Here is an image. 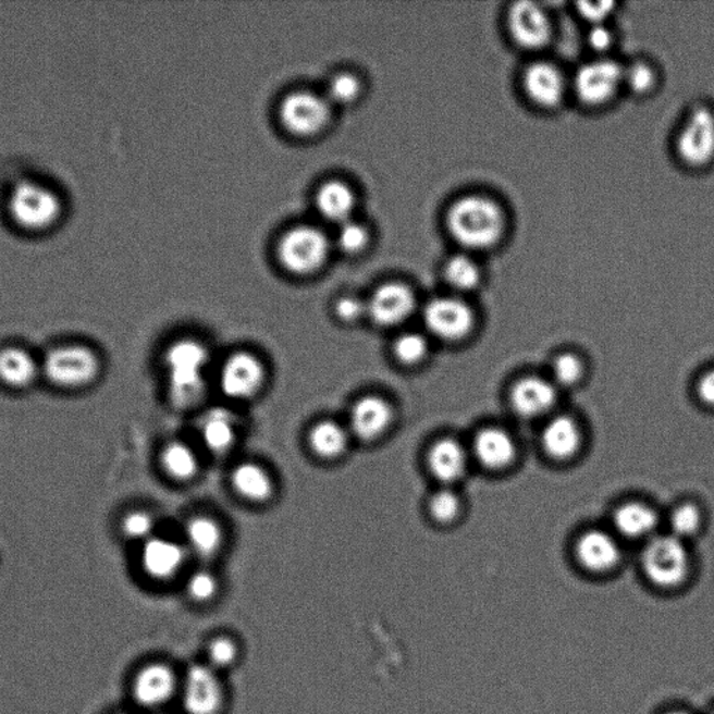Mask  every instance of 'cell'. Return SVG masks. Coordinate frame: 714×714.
<instances>
[{
    "label": "cell",
    "mask_w": 714,
    "mask_h": 714,
    "mask_svg": "<svg viewBox=\"0 0 714 714\" xmlns=\"http://www.w3.org/2000/svg\"><path fill=\"white\" fill-rule=\"evenodd\" d=\"M656 83L653 69L647 63L638 62L624 69V84L635 94L651 91Z\"/></svg>",
    "instance_id": "60d3db41"
},
{
    "label": "cell",
    "mask_w": 714,
    "mask_h": 714,
    "mask_svg": "<svg viewBox=\"0 0 714 714\" xmlns=\"http://www.w3.org/2000/svg\"><path fill=\"white\" fill-rule=\"evenodd\" d=\"M472 455L485 469L504 470L517 460L518 444L508 430L489 426L476 433Z\"/></svg>",
    "instance_id": "ffe728a7"
},
{
    "label": "cell",
    "mask_w": 714,
    "mask_h": 714,
    "mask_svg": "<svg viewBox=\"0 0 714 714\" xmlns=\"http://www.w3.org/2000/svg\"><path fill=\"white\" fill-rule=\"evenodd\" d=\"M712 714H714V711H713V713H712Z\"/></svg>",
    "instance_id": "c3c4849f"
},
{
    "label": "cell",
    "mask_w": 714,
    "mask_h": 714,
    "mask_svg": "<svg viewBox=\"0 0 714 714\" xmlns=\"http://www.w3.org/2000/svg\"><path fill=\"white\" fill-rule=\"evenodd\" d=\"M695 391L699 402L714 409V366L699 377Z\"/></svg>",
    "instance_id": "f6af8a7d"
},
{
    "label": "cell",
    "mask_w": 714,
    "mask_h": 714,
    "mask_svg": "<svg viewBox=\"0 0 714 714\" xmlns=\"http://www.w3.org/2000/svg\"><path fill=\"white\" fill-rule=\"evenodd\" d=\"M267 383V367L249 350H237L223 360L218 386L225 398L236 402L255 399Z\"/></svg>",
    "instance_id": "52a82bcc"
},
{
    "label": "cell",
    "mask_w": 714,
    "mask_h": 714,
    "mask_svg": "<svg viewBox=\"0 0 714 714\" xmlns=\"http://www.w3.org/2000/svg\"><path fill=\"white\" fill-rule=\"evenodd\" d=\"M37 365L28 352L20 348L0 350V381L12 389H26L37 377Z\"/></svg>",
    "instance_id": "4dcf8cb0"
},
{
    "label": "cell",
    "mask_w": 714,
    "mask_h": 714,
    "mask_svg": "<svg viewBox=\"0 0 714 714\" xmlns=\"http://www.w3.org/2000/svg\"><path fill=\"white\" fill-rule=\"evenodd\" d=\"M393 354L402 366H419L430 354L429 338L420 332H404L394 341Z\"/></svg>",
    "instance_id": "d6a6232c"
},
{
    "label": "cell",
    "mask_w": 714,
    "mask_h": 714,
    "mask_svg": "<svg viewBox=\"0 0 714 714\" xmlns=\"http://www.w3.org/2000/svg\"><path fill=\"white\" fill-rule=\"evenodd\" d=\"M186 589L193 602L208 603L220 592V580L208 569H198L188 577Z\"/></svg>",
    "instance_id": "8d00e7d4"
},
{
    "label": "cell",
    "mask_w": 714,
    "mask_h": 714,
    "mask_svg": "<svg viewBox=\"0 0 714 714\" xmlns=\"http://www.w3.org/2000/svg\"><path fill=\"white\" fill-rule=\"evenodd\" d=\"M185 544L165 536H152L141 549V567L147 577L165 582L176 577L187 562Z\"/></svg>",
    "instance_id": "e0dca14e"
},
{
    "label": "cell",
    "mask_w": 714,
    "mask_h": 714,
    "mask_svg": "<svg viewBox=\"0 0 714 714\" xmlns=\"http://www.w3.org/2000/svg\"><path fill=\"white\" fill-rule=\"evenodd\" d=\"M616 4L612 2H582L578 3V13L593 26H602L613 13Z\"/></svg>",
    "instance_id": "ee69618b"
},
{
    "label": "cell",
    "mask_w": 714,
    "mask_h": 714,
    "mask_svg": "<svg viewBox=\"0 0 714 714\" xmlns=\"http://www.w3.org/2000/svg\"><path fill=\"white\" fill-rule=\"evenodd\" d=\"M666 714H689V713H687V712H679V711H678V712H669V713H666Z\"/></svg>",
    "instance_id": "7dc6e473"
},
{
    "label": "cell",
    "mask_w": 714,
    "mask_h": 714,
    "mask_svg": "<svg viewBox=\"0 0 714 714\" xmlns=\"http://www.w3.org/2000/svg\"><path fill=\"white\" fill-rule=\"evenodd\" d=\"M156 518L147 510H134L123 519L122 530L126 538L146 543L156 536Z\"/></svg>",
    "instance_id": "ab89813d"
},
{
    "label": "cell",
    "mask_w": 714,
    "mask_h": 714,
    "mask_svg": "<svg viewBox=\"0 0 714 714\" xmlns=\"http://www.w3.org/2000/svg\"><path fill=\"white\" fill-rule=\"evenodd\" d=\"M211 352L205 342L196 338L173 341L163 355L168 393L178 409L192 408L202 399L207 390V373Z\"/></svg>",
    "instance_id": "3957f363"
},
{
    "label": "cell",
    "mask_w": 714,
    "mask_h": 714,
    "mask_svg": "<svg viewBox=\"0 0 714 714\" xmlns=\"http://www.w3.org/2000/svg\"><path fill=\"white\" fill-rule=\"evenodd\" d=\"M426 463L440 483L451 485L465 478L469 468V451L453 438H443L430 445Z\"/></svg>",
    "instance_id": "44dd1931"
},
{
    "label": "cell",
    "mask_w": 714,
    "mask_h": 714,
    "mask_svg": "<svg viewBox=\"0 0 714 714\" xmlns=\"http://www.w3.org/2000/svg\"><path fill=\"white\" fill-rule=\"evenodd\" d=\"M360 93L361 84L355 74L340 73L331 78L329 88H327V99L331 103L346 106V103L354 102Z\"/></svg>",
    "instance_id": "74e56055"
},
{
    "label": "cell",
    "mask_w": 714,
    "mask_h": 714,
    "mask_svg": "<svg viewBox=\"0 0 714 714\" xmlns=\"http://www.w3.org/2000/svg\"><path fill=\"white\" fill-rule=\"evenodd\" d=\"M522 84L530 101L543 109L557 108L567 93L564 74L549 62L530 64L524 73Z\"/></svg>",
    "instance_id": "d6986e66"
},
{
    "label": "cell",
    "mask_w": 714,
    "mask_h": 714,
    "mask_svg": "<svg viewBox=\"0 0 714 714\" xmlns=\"http://www.w3.org/2000/svg\"><path fill=\"white\" fill-rule=\"evenodd\" d=\"M393 404L384 396L370 394L360 396L352 405L348 416V429L352 438L364 443L384 438L395 421Z\"/></svg>",
    "instance_id": "7c38bea8"
},
{
    "label": "cell",
    "mask_w": 714,
    "mask_h": 714,
    "mask_svg": "<svg viewBox=\"0 0 714 714\" xmlns=\"http://www.w3.org/2000/svg\"><path fill=\"white\" fill-rule=\"evenodd\" d=\"M186 547L200 558H211L221 552L225 543V530L210 515H195L187 520L185 527Z\"/></svg>",
    "instance_id": "83f0119b"
},
{
    "label": "cell",
    "mask_w": 714,
    "mask_h": 714,
    "mask_svg": "<svg viewBox=\"0 0 714 714\" xmlns=\"http://www.w3.org/2000/svg\"><path fill=\"white\" fill-rule=\"evenodd\" d=\"M703 527V513L699 505L693 503L679 504L669 515L672 534L681 540L692 538L701 532Z\"/></svg>",
    "instance_id": "836d02e7"
},
{
    "label": "cell",
    "mask_w": 714,
    "mask_h": 714,
    "mask_svg": "<svg viewBox=\"0 0 714 714\" xmlns=\"http://www.w3.org/2000/svg\"><path fill=\"white\" fill-rule=\"evenodd\" d=\"M163 472L175 482H192L200 472V459L196 450L185 441H171L163 446L160 456Z\"/></svg>",
    "instance_id": "f546056e"
},
{
    "label": "cell",
    "mask_w": 714,
    "mask_h": 714,
    "mask_svg": "<svg viewBox=\"0 0 714 714\" xmlns=\"http://www.w3.org/2000/svg\"><path fill=\"white\" fill-rule=\"evenodd\" d=\"M331 102L310 91L287 94L280 107L282 126L297 137L317 136L331 121Z\"/></svg>",
    "instance_id": "ba28073f"
},
{
    "label": "cell",
    "mask_w": 714,
    "mask_h": 714,
    "mask_svg": "<svg viewBox=\"0 0 714 714\" xmlns=\"http://www.w3.org/2000/svg\"><path fill=\"white\" fill-rule=\"evenodd\" d=\"M350 439L348 426L332 419L317 421L307 433L311 453L324 460L342 458L349 448Z\"/></svg>",
    "instance_id": "484cf974"
},
{
    "label": "cell",
    "mask_w": 714,
    "mask_h": 714,
    "mask_svg": "<svg viewBox=\"0 0 714 714\" xmlns=\"http://www.w3.org/2000/svg\"><path fill=\"white\" fill-rule=\"evenodd\" d=\"M426 330L443 342L468 338L475 330L476 316L472 307L454 296L435 297L423 310Z\"/></svg>",
    "instance_id": "9c48e42d"
},
{
    "label": "cell",
    "mask_w": 714,
    "mask_h": 714,
    "mask_svg": "<svg viewBox=\"0 0 714 714\" xmlns=\"http://www.w3.org/2000/svg\"><path fill=\"white\" fill-rule=\"evenodd\" d=\"M624 84V67L610 59L584 63L574 78V88L584 106H603Z\"/></svg>",
    "instance_id": "8fae6325"
},
{
    "label": "cell",
    "mask_w": 714,
    "mask_h": 714,
    "mask_svg": "<svg viewBox=\"0 0 714 714\" xmlns=\"http://www.w3.org/2000/svg\"><path fill=\"white\" fill-rule=\"evenodd\" d=\"M330 249V241L324 232L319 227L301 225L285 233L278 245V257L292 274L309 275L324 266Z\"/></svg>",
    "instance_id": "5b68a950"
},
{
    "label": "cell",
    "mask_w": 714,
    "mask_h": 714,
    "mask_svg": "<svg viewBox=\"0 0 714 714\" xmlns=\"http://www.w3.org/2000/svg\"><path fill=\"white\" fill-rule=\"evenodd\" d=\"M542 448L550 458L568 460L577 456L583 444V431L569 415L553 416L540 434Z\"/></svg>",
    "instance_id": "7402d4cb"
},
{
    "label": "cell",
    "mask_w": 714,
    "mask_h": 714,
    "mask_svg": "<svg viewBox=\"0 0 714 714\" xmlns=\"http://www.w3.org/2000/svg\"><path fill=\"white\" fill-rule=\"evenodd\" d=\"M101 361L84 345H63L45 357L44 373L53 385L77 390L96 381Z\"/></svg>",
    "instance_id": "8992f818"
},
{
    "label": "cell",
    "mask_w": 714,
    "mask_h": 714,
    "mask_svg": "<svg viewBox=\"0 0 714 714\" xmlns=\"http://www.w3.org/2000/svg\"><path fill=\"white\" fill-rule=\"evenodd\" d=\"M237 656H239V649L231 638H216L208 647V658H210L211 667L214 669L231 667L236 662Z\"/></svg>",
    "instance_id": "b9f144b4"
},
{
    "label": "cell",
    "mask_w": 714,
    "mask_h": 714,
    "mask_svg": "<svg viewBox=\"0 0 714 714\" xmlns=\"http://www.w3.org/2000/svg\"><path fill=\"white\" fill-rule=\"evenodd\" d=\"M641 564L644 577L654 587L676 589L687 582L692 559L686 540L669 533L649 539L642 552Z\"/></svg>",
    "instance_id": "277c9868"
},
{
    "label": "cell",
    "mask_w": 714,
    "mask_h": 714,
    "mask_svg": "<svg viewBox=\"0 0 714 714\" xmlns=\"http://www.w3.org/2000/svg\"><path fill=\"white\" fill-rule=\"evenodd\" d=\"M575 555L587 571L606 574L621 563L623 550L616 536L602 529H589L575 542Z\"/></svg>",
    "instance_id": "ac0fdd59"
},
{
    "label": "cell",
    "mask_w": 714,
    "mask_h": 714,
    "mask_svg": "<svg viewBox=\"0 0 714 714\" xmlns=\"http://www.w3.org/2000/svg\"><path fill=\"white\" fill-rule=\"evenodd\" d=\"M584 365L578 355L571 352L555 356L552 364V381L557 386H574L583 379Z\"/></svg>",
    "instance_id": "d590c367"
},
{
    "label": "cell",
    "mask_w": 714,
    "mask_h": 714,
    "mask_svg": "<svg viewBox=\"0 0 714 714\" xmlns=\"http://www.w3.org/2000/svg\"><path fill=\"white\" fill-rule=\"evenodd\" d=\"M231 485L235 493L251 504H266L275 494V480L270 470L255 460H246L232 469Z\"/></svg>",
    "instance_id": "d4e9b609"
},
{
    "label": "cell",
    "mask_w": 714,
    "mask_h": 714,
    "mask_svg": "<svg viewBox=\"0 0 714 714\" xmlns=\"http://www.w3.org/2000/svg\"><path fill=\"white\" fill-rule=\"evenodd\" d=\"M557 385L538 376L524 377L509 390L510 408L524 419H538L547 415L557 404Z\"/></svg>",
    "instance_id": "2e32d148"
},
{
    "label": "cell",
    "mask_w": 714,
    "mask_h": 714,
    "mask_svg": "<svg viewBox=\"0 0 714 714\" xmlns=\"http://www.w3.org/2000/svg\"><path fill=\"white\" fill-rule=\"evenodd\" d=\"M370 241L369 231L364 223L354 220L341 223L338 233H336V243L340 249L346 255H356L366 249Z\"/></svg>",
    "instance_id": "f35d334b"
},
{
    "label": "cell",
    "mask_w": 714,
    "mask_h": 714,
    "mask_svg": "<svg viewBox=\"0 0 714 714\" xmlns=\"http://www.w3.org/2000/svg\"><path fill=\"white\" fill-rule=\"evenodd\" d=\"M590 48L598 52H606L613 45V34L608 28L602 26H593L589 34Z\"/></svg>",
    "instance_id": "bcb514c9"
},
{
    "label": "cell",
    "mask_w": 714,
    "mask_h": 714,
    "mask_svg": "<svg viewBox=\"0 0 714 714\" xmlns=\"http://www.w3.org/2000/svg\"><path fill=\"white\" fill-rule=\"evenodd\" d=\"M334 312L340 321L354 324L367 316V301L356 296H342L335 301Z\"/></svg>",
    "instance_id": "7bdbcfd3"
},
{
    "label": "cell",
    "mask_w": 714,
    "mask_h": 714,
    "mask_svg": "<svg viewBox=\"0 0 714 714\" xmlns=\"http://www.w3.org/2000/svg\"><path fill=\"white\" fill-rule=\"evenodd\" d=\"M418 299L410 286L402 282H386L377 287L367 300V316L383 329H393L409 320L416 310Z\"/></svg>",
    "instance_id": "4fadbf2b"
},
{
    "label": "cell",
    "mask_w": 714,
    "mask_h": 714,
    "mask_svg": "<svg viewBox=\"0 0 714 714\" xmlns=\"http://www.w3.org/2000/svg\"><path fill=\"white\" fill-rule=\"evenodd\" d=\"M72 212L71 192L51 173L17 167L0 178V223L19 239L41 242L58 235Z\"/></svg>",
    "instance_id": "6da1fadb"
},
{
    "label": "cell",
    "mask_w": 714,
    "mask_h": 714,
    "mask_svg": "<svg viewBox=\"0 0 714 714\" xmlns=\"http://www.w3.org/2000/svg\"><path fill=\"white\" fill-rule=\"evenodd\" d=\"M176 676L167 664L144 667L134 681V698L144 707H157L170 701L176 691Z\"/></svg>",
    "instance_id": "cb8c5ba5"
},
{
    "label": "cell",
    "mask_w": 714,
    "mask_h": 714,
    "mask_svg": "<svg viewBox=\"0 0 714 714\" xmlns=\"http://www.w3.org/2000/svg\"><path fill=\"white\" fill-rule=\"evenodd\" d=\"M510 37L520 48L538 51L550 42L553 24L547 10L533 2L514 3L508 12Z\"/></svg>",
    "instance_id": "5bb4252c"
},
{
    "label": "cell",
    "mask_w": 714,
    "mask_h": 714,
    "mask_svg": "<svg viewBox=\"0 0 714 714\" xmlns=\"http://www.w3.org/2000/svg\"><path fill=\"white\" fill-rule=\"evenodd\" d=\"M446 227L458 245L470 251L493 249L503 241L507 220L493 198L469 195L458 198L446 212Z\"/></svg>",
    "instance_id": "7a4b0ae2"
},
{
    "label": "cell",
    "mask_w": 714,
    "mask_h": 714,
    "mask_svg": "<svg viewBox=\"0 0 714 714\" xmlns=\"http://www.w3.org/2000/svg\"><path fill=\"white\" fill-rule=\"evenodd\" d=\"M613 525L623 538H653L654 530L658 527L657 510L641 501H627L614 510Z\"/></svg>",
    "instance_id": "4316f807"
},
{
    "label": "cell",
    "mask_w": 714,
    "mask_h": 714,
    "mask_svg": "<svg viewBox=\"0 0 714 714\" xmlns=\"http://www.w3.org/2000/svg\"><path fill=\"white\" fill-rule=\"evenodd\" d=\"M446 284L458 292H472L482 282V271L472 257L456 255L446 260L444 270Z\"/></svg>",
    "instance_id": "1f68e13d"
},
{
    "label": "cell",
    "mask_w": 714,
    "mask_h": 714,
    "mask_svg": "<svg viewBox=\"0 0 714 714\" xmlns=\"http://www.w3.org/2000/svg\"><path fill=\"white\" fill-rule=\"evenodd\" d=\"M679 160L691 168H703L714 160V112L706 107L693 109L678 133Z\"/></svg>",
    "instance_id": "30bf717a"
},
{
    "label": "cell",
    "mask_w": 714,
    "mask_h": 714,
    "mask_svg": "<svg viewBox=\"0 0 714 714\" xmlns=\"http://www.w3.org/2000/svg\"><path fill=\"white\" fill-rule=\"evenodd\" d=\"M182 697L188 714H218L225 702L221 679L211 666L188 668Z\"/></svg>",
    "instance_id": "9a60e30c"
},
{
    "label": "cell",
    "mask_w": 714,
    "mask_h": 714,
    "mask_svg": "<svg viewBox=\"0 0 714 714\" xmlns=\"http://www.w3.org/2000/svg\"><path fill=\"white\" fill-rule=\"evenodd\" d=\"M431 519L440 525L455 522L463 510L459 495L448 488L441 489L431 494L428 503Z\"/></svg>",
    "instance_id": "e575fe53"
},
{
    "label": "cell",
    "mask_w": 714,
    "mask_h": 714,
    "mask_svg": "<svg viewBox=\"0 0 714 714\" xmlns=\"http://www.w3.org/2000/svg\"><path fill=\"white\" fill-rule=\"evenodd\" d=\"M356 205L354 190L344 182L330 181L325 182L316 195L317 211L327 221L335 222L341 225L352 220V212Z\"/></svg>",
    "instance_id": "f1b7e54d"
},
{
    "label": "cell",
    "mask_w": 714,
    "mask_h": 714,
    "mask_svg": "<svg viewBox=\"0 0 714 714\" xmlns=\"http://www.w3.org/2000/svg\"><path fill=\"white\" fill-rule=\"evenodd\" d=\"M198 431L208 453L217 456L230 453L239 439L237 418L225 408L207 410L198 421Z\"/></svg>",
    "instance_id": "603a6c76"
}]
</instances>
